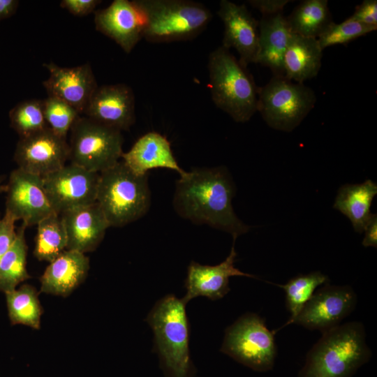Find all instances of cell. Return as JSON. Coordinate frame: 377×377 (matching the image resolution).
I'll return each mask as SVG.
<instances>
[{
    "instance_id": "cell-30",
    "label": "cell",
    "mask_w": 377,
    "mask_h": 377,
    "mask_svg": "<svg viewBox=\"0 0 377 377\" xmlns=\"http://www.w3.org/2000/svg\"><path fill=\"white\" fill-rule=\"evenodd\" d=\"M10 126L20 138L31 135L47 127L43 114V100L22 101L9 112Z\"/></svg>"
},
{
    "instance_id": "cell-6",
    "label": "cell",
    "mask_w": 377,
    "mask_h": 377,
    "mask_svg": "<svg viewBox=\"0 0 377 377\" xmlns=\"http://www.w3.org/2000/svg\"><path fill=\"white\" fill-rule=\"evenodd\" d=\"M96 202L110 227H123L140 219L151 205L147 175H138L119 161L99 173Z\"/></svg>"
},
{
    "instance_id": "cell-18",
    "label": "cell",
    "mask_w": 377,
    "mask_h": 377,
    "mask_svg": "<svg viewBox=\"0 0 377 377\" xmlns=\"http://www.w3.org/2000/svg\"><path fill=\"white\" fill-rule=\"evenodd\" d=\"M97 31L130 53L143 38L144 23L133 1L114 0L103 9L94 11Z\"/></svg>"
},
{
    "instance_id": "cell-20",
    "label": "cell",
    "mask_w": 377,
    "mask_h": 377,
    "mask_svg": "<svg viewBox=\"0 0 377 377\" xmlns=\"http://www.w3.org/2000/svg\"><path fill=\"white\" fill-rule=\"evenodd\" d=\"M121 158L138 175H146L149 170L158 168L172 170L180 177L187 172L178 164L167 138L155 131L139 138L129 151L123 152Z\"/></svg>"
},
{
    "instance_id": "cell-12",
    "label": "cell",
    "mask_w": 377,
    "mask_h": 377,
    "mask_svg": "<svg viewBox=\"0 0 377 377\" xmlns=\"http://www.w3.org/2000/svg\"><path fill=\"white\" fill-rule=\"evenodd\" d=\"M6 212L27 227L37 225L55 213L49 202L42 177L17 168L6 184Z\"/></svg>"
},
{
    "instance_id": "cell-26",
    "label": "cell",
    "mask_w": 377,
    "mask_h": 377,
    "mask_svg": "<svg viewBox=\"0 0 377 377\" xmlns=\"http://www.w3.org/2000/svg\"><path fill=\"white\" fill-rule=\"evenodd\" d=\"M26 228L22 223L17 230L15 242L0 260V290L4 293L15 289L18 284L30 277L27 270Z\"/></svg>"
},
{
    "instance_id": "cell-39",
    "label": "cell",
    "mask_w": 377,
    "mask_h": 377,
    "mask_svg": "<svg viewBox=\"0 0 377 377\" xmlns=\"http://www.w3.org/2000/svg\"><path fill=\"white\" fill-rule=\"evenodd\" d=\"M7 190V186L6 184H0V193H6Z\"/></svg>"
},
{
    "instance_id": "cell-31",
    "label": "cell",
    "mask_w": 377,
    "mask_h": 377,
    "mask_svg": "<svg viewBox=\"0 0 377 377\" xmlns=\"http://www.w3.org/2000/svg\"><path fill=\"white\" fill-rule=\"evenodd\" d=\"M43 108L47 127L66 139L75 121L82 115L67 103L52 96L43 100Z\"/></svg>"
},
{
    "instance_id": "cell-32",
    "label": "cell",
    "mask_w": 377,
    "mask_h": 377,
    "mask_svg": "<svg viewBox=\"0 0 377 377\" xmlns=\"http://www.w3.org/2000/svg\"><path fill=\"white\" fill-rule=\"evenodd\" d=\"M377 29L376 26L346 19L343 22H331L317 38L321 49L334 45H346L350 41Z\"/></svg>"
},
{
    "instance_id": "cell-35",
    "label": "cell",
    "mask_w": 377,
    "mask_h": 377,
    "mask_svg": "<svg viewBox=\"0 0 377 377\" xmlns=\"http://www.w3.org/2000/svg\"><path fill=\"white\" fill-rule=\"evenodd\" d=\"M101 3L99 0H63L60 6L75 16H85L94 12Z\"/></svg>"
},
{
    "instance_id": "cell-29",
    "label": "cell",
    "mask_w": 377,
    "mask_h": 377,
    "mask_svg": "<svg viewBox=\"0 0 377 377\" xmlns=\"http://www.w3.org/2000/svg\"><path fill=\"white\" fill-rule=\"evenodd\" d=\"M329 278L320 271L300 274L290 279L286 284L278 285L286 293V304L290 318L284 326L291 324L306 303L320 286L327 283Z\"/></svg>"
},
{
    "instance_id": "cell-2",
    "label": "cell",
    "mask_w": 377,
    "mask_h": 377,
    "mask_svg": "<svg viewBox=\"0 0 377 377\" xmlns=\"http://www.w3.org/2000/svg\"><path fill=\"white\" fill-rule=\"evenodd\" d=\"M371 356L364 325L340 324L322 333L308 352L298 377H352Z\"/></svg>"
},
{
    "instance_id": "cell-27",
    "label": "cell",
    "mask_w": 377,
    "mask_h": 377,
    "mask_svg": "<svg viewBox=\"0 0 377 377\" xmlns=\"http://www.w3.org/2000/svg\"><path fill=\"white\" fill-rule=\"evenodd\" d=\"M67 236L60 214L53 213L37 224L34 254L40 261L54 260L66 249Z\"/></svg>"
},
{
    "instance_id": "cell-15",
    "label": "cell",
    "mask_w": 377,
    "mask_h": 377,
    "mask_svg": "<svg viewBox=\"0 0 377 377\" xmlns=\"http://www.w3.org/2000/svg\"><path fill=\"white\" fill-rule=\"evenodd\" d=\"M218 15L224 25L222 45L234 48L239 55L238 59L244 67L256 64L258 50L259 21L256 20L244 4L238 5L221 0Z\"/></svg>"
},
{
    "instance_id": "cell-9",
    "label": "cell",
    "mask_w": 377,
    "mask_h": 377,
    "mask_svg": "<svg viewBox=\"0 0 377 377\" xmlns=\"http://www.w3.org/2000/svg\"><path fill=\"white\" fill-rule=\"evenodd\" d=\"M221 351L251 369L269 371L276 356L274 332L260 316L246 313L226 328Z\"/></svg>"
},
{
    "instance_id": "cell-11",
    "label": "cell",
    "mask_w": 377,
    "mask_h": 377,
    "mask_svg": "<svg viewBox=\"0 0 377 377\" xmlns=\"http://www.w3.org/2000/svg\"><path fill=\"white\" fill-rule=\"evenodd\" d=\"M356 304L357 295L350 286L327 283L314 292L292 323L323 333L339 325Z\"/></svg>"
},
{
    "instance_id": "cell-3",
    "label": "cell",
    "mask_w": 377,
    "mask_h": 377,
    "mask_svg": "<svg viewBox=\"0 0 377 377\" xmlns=\"http://www.w3.org/2000/svg\"><path fill=\"white\" fill-rule=\"evenodd\" d=\"M186 304L174 295L158 300L147 318L166 377H193Z\"/></svg>"
},
{
    "instance_id": "cell-38",
    "label": "cell",
    "mask_w": 377,
    "mask_h": 377,
    "mask_svg": "<svg viewBox=\"0 0 377 377\" xmlns=\"http://www.w3.org/2000/svg\"><path fill=\"white\" fill-rule=\"evenodd\" d=\"M18 5L17 0H0V21L13 15Z\"/></svg>"
},
{
    "instance_id": "cell-22",
    "label": "cell",
    "mask_w": 377,
    "mask_h": 377,
    "mask_svg": "<svg viewBox=\"0 0 377 377\" xmlns=\"http://www.w3.org/2000/svg\"><path fill=\"white\" fill-rule=\"evenodd\" d=\"M258 31L256 64L268 67L274 75L284 76L283 56L292 34L283 13L263 16Z\"/></svg>"
},
{
    "instance_id": "cell-28",
    "label": "cell",
    "mask_w": 377,
    "mask_h": 377,
    "mask_svg": "<svg viewBox=\"0 0 377 377\" xmlns=\"http://www.w3.org/2000/svg\"><path fill=\"white\" fill-rule=\"evenodd\" d=\"M8 313L13 325L20 324L39 329L42 309L36 290L24 284L5 293Z\"/></svg>"
},
{
    "instance_id": "cell-8",
    "label": "cell",
    "mask_w": 377,
    "mask_h": 377,
    "mask_svg": "<svg viewBox=\"0 0 377 377\" xmlns=\"http://www.w3.org/2000/svg\"><path fill=\"white\" fill-rule=\"evenodd\" d=\"M70 131L71 163L100 173L119 161L123 154L121 131L85 116H80Z\"/></svg>"
},
{
    "instance_id": "cell-37",
    "label": "cell",
    "mask_w": 377,
    "mask_h": 377,
    "mask_svg": "<svg viewBox=\"0 0 377 377\" xmlns=\"http://www.w3.org/2000/svg\"><path fill=\"white\" fill-rule=\"evenodd\" d=\"M364 232V237L362 240V245L365 247H377V215L373 214L369 221L366 226Z\"/></svg>"
},
{
    "instance_id": "cell-25",
    "label": "cell",
    "mask_w": 377,
    "mask_h": 377,
    "mask_svg": "<svg viewBox=\"0 0 377 377\" xmlns=\"http://www.w3.org/2000/svg\"><path fill=\"white\" fill-rule=\"evenodd\" d=\"M293 34L317 38L332 22L327 0H305L286 17Z\"/></svg>"
},
{
    "instance_id": "cell-14",
    "label": "cell",
    "mask_w": 377,
    "mask_h": 377,
    "mask_svg": "<svg viewBox=\"0 0 377 377\" xmlns=\"http://www.w3.org/2000/svg\"><path fill=\"white\" fill-rule=\"evenodd\" d=\"M83 115L120 131L128 130L135 121L133 90L125 84L98 87Z\"/></svg>"
},
{
    "instance_id": "cell-19",
    "label": "cell",
    "mask_w": 377,
    "mask_h": 377,
    "mask_svg": "<svg viewBox=\"0 0 377 377\" xmlns=\"http://www.w3.org/2000/svg\"><path fill=\"white\" fill-rule=\"evenodd\" d=\"M60 215L67 236L66 249L84 254L97 248L110 227L96 202Z\"/></svg>"
},
{
    "instance_id": "cell-24",
    "label": "cell",
    "mask_w": 377,
    "mask_h": 377,
    "mask_svg": "<svg viewBox=\"0 0 377 377\" xmlns=\"http://www.w3.org/2000/svg\"><path fill=\"white\" fill-rule=\"evenodd\" d=\"M376 194L377 184L371 179L346 184L338 191L334 208L350 219L355 232L362 233L373 215L370 208Z\"/></svg>"
},
{
    "instance_id": "cell-1",
    "label": "cell",
    "mask_w": 377,
    "mask_h": 377,
    "mask_svg": "<svg viewBox=\"0 0 377 377\" xmlns=\"http://www.w3.org/2000/svg\"><path fill=\"white\" fill-rule=\"evenodd\" d=\"M235 195V186L226 167L194 168L176 182L172 205L183 219L230 233L236 240L250 226L234 212Z\"/></svg>"
},
{
    "instance_id": "cell-13",
    "label": "cell",
    "mask_w": 377,
    "mask_h": 377,
    "mask_svg": "<svg viewBox=\"0 0 377 377\" xmlns=\"http://www.w3.org/2000/svg\"><path fill=\"white\" fill-rule=\"evenodd\" d=\"M68 156L66 139L47 127L20 138L13 158L18 168L43 177L64 166Z\"/></svg>"
},
{
    "instance_id": "cell-10",
    "label": "cell",
    "mask_w": 377,
    "mask_h": 377,
    "mask_svg": "<svg viewBox=\"0 0 377 377\" xmlns=\"http://www.w3.org/2000/svg\"><path fill=\"white\" fill-rule=\"evenodd\" d=\"M99 173L73 163L43 177L49 202L57 214L96 202Z\"/></svg>"
},
{
    "instance_id": "cell-36",
    "label": "cell",
    "mask_w": 377,
    "mask_h": 377,
    "mask_svg": "<svg viewBox=\"0 0 377 377\" xmlns=\"http://www.w3.org/2000/svg\"><path fill=\"white\" fill-rule=\"evenodd\" d=\"M248 2L263 16H270L282 13L284 6L290 0H249Z\"/></svg>"
},
{
    "instance_id": "cell-17",
    "label": "cell",
    "mask_w": 377,
    "mask_h": 377,
    "mask_svg": "<svg viewBox=\"0 0 377 377\" xmlns=\"http://www.w3.org/2000/svg\"><path fill=\"white\" fill-rule=\"evenodd\" d=\"M235 242L228 256L216 265H203L192 261L188 267L185 280L186 293L182 298L186 304L193 298L203 296L211 300L223 297L229 291V279L234 276L256 278L255 276L243 272L235 267L237 253Z\"/></svg>"
},
{
    "instance_id": "cell-21",
    "label": "cell",
    "mask_w": 377,
    "mask_h": 377,
    "mask_svg": "<svg viewBox=\"0 0 377 377\" xmlns=\"http://www.w3.org/2000/svg\"><path fill=\"white\" fill-rule=\"evenodd\" d=\"M89 259L84 253L66 249L50 263L40 277V291L66 296L87 277Z\"/></svg>"
},
{
    "instance_id": "cell-33",
    "label": "cell",
    "mask_w": 377,
    "mask_h": 377,
    "mask_svg": "<svg viewBox=\"0 0 377 377\" xmlns=\"http://www.w3.org/2000/svg\"><path fill=\"white\" fill-rule=\"evenodd\" d=\"M361 24L377 27V1L364 0L355 7L353 14L347 18Z\"/></svg>"
},
{
    "instance_id": "cell-4",
    "label": "cell",
    "mask_w": 377,
    "mask_h": 377,
    "mask_svg": "<svg viewBox=\"0 0 377 377\" xmlns=\"http://www.w3.org/2000/svg\"><path fill=\"white\" fill-rule=\"evenodd\" d=\"M209 87L217 108L239 123L257 111L258 88L252 75L229 50L218 47L208 59Z\"/></svg>"
},
{
    "instance_id": "cell-7",
    "label": "cell",
    "mask_w": 377,
    "mask_h": 377,
    "mask_svg": "<svg viewBox=\"0 0 377 377\" xmlns=\"http://www.w3.org/2000/svg\"><path fill=\"white\" fill-rule=\"evenodd\" d=\"M316 96L312 89L285 76L274 75L258 88L257 111L271 128L291 132L314 108Z\"/></svg>"
},
{
    "instance_id": "cell-5",
    "label": "cell",
    "mask_w": 377,
    "mask_h": 377,
    "mask_svg": "<svg viewBox=\"0 0 377 377\" xmlns=\"http://www.w3.org/2000/svg\"><path fill=\"white\" fill-rule=\"evenodd\" d=\"M143 20V38L150 43L194 38L212 19L205 5L189 0H134Z\"/></svg>"
},
{
    "instance_id": "cell-34",
    "label": "cell",
    "mask_w": 377,
    "mask_h": 377,
    "mask_svg": "<svg viewBox=\"0 0 377 377\" xmlns=\"http://www.w3.org/2000/svg\"><path fill=\"white\" fill-rule=\"evenodd\" d=\"M16 221L5 214L0 219V260L11 247L17 237Z\"/></svg>"
},
{
    "instance_id": "cell-16",
    "label": "cell",
    "mask_w": 377,
    "mask_h": 377,
    "mask_svg": "<svg viewBox=\"0 0 377 377\" xmlns=\"http://www.w3.org/2000/svg\"><path fill=\"white\" fill-rule=\"evenodd\" d=\"M43 65L50 72L49 77L43 82L47 96L67 103L83 114L98 87L91 66L87 63L66 68L52 62Z\"/></svg>"
},
{
    "instance_id": "cell-23",
    "label": "cell",
    "mask_w": 377,
    "mask_h": 377,
    "mask_svg": "<svg viewBox=\"0 0 377 377\" xmlns=\"http://www.w3.org/2000/svg\"><path fill=\"white\" fill-rule=\"evenodd\" d=\"M322 57L317 38L292 34L283 56L284 76L299 83L313 78L319 73Z\"/></svg>"
}]
</instances>
